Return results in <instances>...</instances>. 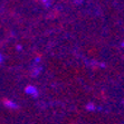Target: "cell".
Returning a JSON list of instances; mask_svg holds the SVG:
<instances>
[{
  "label": "cell",
  "instance_id": "277c9868",
  "mask_svg": "<svg viewBox=\"0 0 124 124\" xmlns=\"http://www.w3.org/2000/svg\"><path fill=\"white\" fill-rule=\"evenodd\" d=\"M41 1H44V2H46V1H47V0H41Z\"/></svg>",
  "mask_w": 124,
  "mask_h": 124
},
{
  "label": "cell",
  "instance_id": "3957f363",
  "mask_svg": "<svg viewBox=\"0 0 124 124\" xmlns=\"http://www.w3.org/2000/svg\"><path fill=\"white\" fill-rule=\"evenodd\" d=\"M1 61H2V56H1V54H0V63H1Z\"/></svg>",
  "mask_w": 124,
  "mask_h": 124
},
{
  "label": "cell",
  "instance_id": "7a4b0ae2",
  "mask_svg": "<svg viewBox=\"0 0 124 124\" xmlns=\"http://www.w3.org/2000/svg\"><path fill=\"white\" fill-rule=\"evenodd\" d=\"M26 92L28 93V94H31L32 96H37L38 95L37 90H36V87H34V86H27L26 87Z\"/></svg>",
  "mask_w": 124,
  "mask_h": 124
},
{
  "label": "cell",
  "instance_id": "6da1fadb",
  "mask_svg": "<svg viewBox=\"0 0 124 124\" xmlns=\"http://www.w3.org/2000/svg\"><path fill=\"white\" fill-rule=\"evenodd\" d=\"M2 104L6 107H9V108H18V105L15 102H12L11 100L9 98H3L2 100Z\"/></svg>",
  "mask_w": 124,
  "mask_h": 124
}]
</instances>
